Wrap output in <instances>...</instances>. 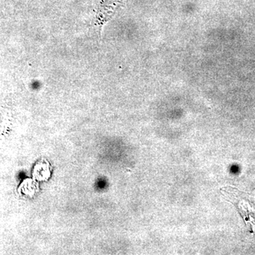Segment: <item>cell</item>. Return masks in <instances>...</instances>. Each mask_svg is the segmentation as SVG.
Listing matches in <instances>:
<instances>
[{"label": "cell", "instance_id": "cell-1", "mask_svg": "<svg viewBox=\"0 0 255 255\" xmlns=\"http://www.w3.org/2000/svg\"><path fill=\"white\" fill-rule=\"evenodd\" d=\"M221 194L228 202L236 206L247 227L251 233L255 232V204L246 193L231 187H223Z\"/></svg>", "mask_w": 255, "mask_h": 255}]
</instances>
